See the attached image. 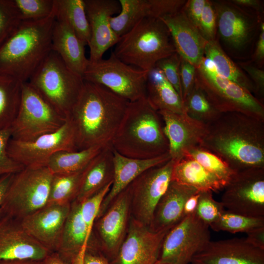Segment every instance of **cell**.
<instances>
[{
    "label": "cell",
    "mask_w": 264,
    "mask_h": 264,
    "mask_svg": "<svg viewBox=\"0 0 264 264\" xmlns=\"http://www.w3.org/2000/svg\"><path fill=\"white\" fill-rule=\"evenodd\" d=\"M56 6L47 18L21 21L0 47V74L28 82L52 51Z\"/></svg>",
    "instance_id": "3957f363"
},
{
    "label": "cell",
    "mask_w": 264,
    "mask_h": 264,
    "mask_svg": "<svg viewBox=\"0 0 264 264\" xmlns=\"http://www.w3.org/2000/svg\"><path fill=\"white\" fill-rule=\"evenodd\" d=\"M195 83L220 113L237 112L264 120L262 102L248 89L222 76L196 67Z\"/></svg>",
    "instance_id": "30bf717a"
},
{
    "label": "cell",
    "mask_w": 264,
    "mask_h": 264,
    "mask_svg": "<svg viewBox=\"0 0 264 264\" xmlns=\"http://www.w3.org/2000/svg\"><path fill=\"white\" fill-rule=\"evenodd\" d=\"M204 56L214 62L220 75L245 88L251 93L256 92L253 82L227 56L216 40L206 42Z\"/></svg>",
    "instance_id": "d6a6232c"
},
{
    "label": "cell",
    "mask_w": 264,
    "mask_h": 264,
    "mask_svg": "<svg viewBox=\"0 0 264 264\" xmlns=\"http://www.w3.org/2000/svg\"><path fill=\"white\" fill-rule=\"evenodd\" d=\"M0 264H43V260H23L5 261L0 262Z\"/></svg>",
    "instance_id": "680465c9"
},
{
    "label": "cell",
    "mask_w": 264,
    "mask_h": 264,
    "mask_svg": "<svg viewBox=\"0 0 264 264\" xmlns=\"http://www.w3.org/2000/svg\"><path fill=\"white\" fill-rule=\"evenodd\" d=\"M169 230L152 231L131 217L125 238L110 264H155Z\"/></svg>",
    "instance_id": "2e32d148"
},
{
    "label": "cell",
    "mask_w": 264,
    "mask_h": 264,
    "mask_svg": "<svg viewBox=\"0 0 264 264\" xmlns=\"http://www.w3.org/2000/svg\"><path fill=\"white\" fill-rule=\"evenodd\" d=\"M21 22L13 0H0V47Z\"/></svg>",
    "instance_id": "b9f144b4"
},
{
    "label": "cell",
    "mask_w": 264,
    "mask_h": 264,
    "mask_svg": "<svg viewBox=\"0 0 264 264\" xmlns=\"http://www.w3.org/2000/svg\"><path fill=\"white\" fill-rule=\"evenodd\" d=\"M86 45L66 19L56 14V9L51 37L52 51L61 57L70 70L82 77L89 63L85 55Z\"/></svg>",
    "instance_id": "d4e9b609"
},
{
    "label": "cell",
    "mask_w": 264,
    "mask_h": 264,
    "mask_svg": "<svg viewBox=\"0 0 264 264\" xmlns=\"http://www.w3.org/2000/svg\"><path fill=\"white\" fill-rule=\"evenodd\" d=\"M120 12L110 19L114 33L120 37L132 29L140 21L150 17L149 0H119Z\"/></svg>",
    "instance_id": "836d02e7"
},
{
    "label": "cell",
    "mask_w": 264,
    "mask_h": 264,
    "mask_svg": "<svg viewBox=\"0 0 264 264\" xmlns=\"http://www.w3.org/2000/svg\"><path fill=\"white\" fill-rule=\"evenodd\" d=\"M260 33L254 54L255 60L258 63L262 64L264 59V23L261 22L260 26Z\"/></svg>",
    "instance_id": "f5cc1de1"
},
{
    "label": "cell",
    "mask_w": 264,
    "mask_h": 264,
    "mask_svg": "<svg viewBox=\"0 0 264 264\" xmlns=\"http://www.w3.org/2000/svg\"><path fill=\"white\" fill-rule=\"evenodd\" d=\"M224 210L221 202L214 199L213 192H200L195 214L204 223L209 226L220 217Z\"/></svg>",
    "instance_id": "60d3db41"
},
{
    "label": "cell",
    "mask_w": 264,
    "mask_h": 264,
    "mask_svg": "<svg viewBox=\"0 0 264 264\" xmlns=\"http://www.w3.org/2000/svg\"><path fill=\"white\" fill-rule=\"evenodd\" d=\"M131 218L129 186L111 201L94 224L93 234L100 248L110 261L126 235Z\"/></svg>",
    "instance_id": "9a60e30c"
},
{
    "label": "cell",
    "mask_w": 264,
    "mask_h": 264,
    "mask_svg": "<svg viewBox=\"0 0 264 264\" xmlns=\"http://www.w3.org/2000/svg\"><path fill=\"white\" fill-rule=\"evenodd\" d=\"M206 126L200 146L219 156L234 171L264 167V120L223 112Z\"/></svg>",
    "instance_id": "6da1fadb"
},
{
    "label": "cell",
    "mask_w": 264,
    "mask_h": 264,
    "mask_svg": "<svg viewBox=\"0 0 264 264\" xmlns=\"http://www.w3.org/2000/svg\"><path fill=\"white\" fill-rule=\"evenodd\" d=\"M77 264H110V261L101 251L96 240L88 245Z\"/></svg>",
    "instance_id": "c3c4849f"
},
{
    "label": "cell",
    "mask_w": 264,
    "mask_h": 264,
    "mask_svg": "<svg viewBox=\"0 0 264 264\" xmlns=\"http://www.w3.org/2000/svg\"><path fill=\"white\" fill-rule=\"evenodd\" d=\"M94 237L89 238L81 214L80 203L75 200L71 203L56 252L70 264H77Z\"/></svg>",
    "instance_id": "4316f807"
},
{
    "label": "cell",
    "mask_w": 264,
    "mask_h": 264,
    "mask_svg": "<svg viewBox=\"0 0 264 264\" xmlns=\"http://www.w3.org/2000/svg\"><path fill=\"white\" fill-rule=\"evenodd\" d=\"M174 163L171 159L149 169L129 185L132 218L149 226L154 208L171 182Z\"/></svg>",
    "instance_id": "4fadbf2b"
},
{
    "label": "cell",
    "mask_w": 264,
    "mask_h": 264,
    "mask_svg": "<svg viewBox=\"0 0 264 264\" xmlns=\"http://www.w3.org/2000/svg\"><path fill=\"white\" fill-rule=\"evenodd\" d=\"M14 174H7L0 176V216L2 214L5 194Z\"/></svg>",
    "instance_id": "11a10c76"
},
{
    "label": "cell",
    "mask_w": 264,
    "mask_h": 264,
    "mask_svg": "<svg viewBox=\"0 0 264 264\" xmlns=\"http://www.w3.org/2000/svg\"><path fill=\"white\" fill-rule=\"evenodd\" d=\"M52 176L46 166L24 167L15 174L5 194L2 212L20 220L45 205Z\"/></svg>",
    "instance_id": "52a82bcc"
},
{
    "label": "cell",
    "mask_w": 264,
    "mask_h": 264,
    "mask_svg": "<svg viewBox=\"0 0 264 264\" xmlns=\"http://www.w3.org/2000/svg\"><path fill=\"white\" fill-rule=\"evenodd\" d=\"M198 30L207 41L216 40L217 16L213 2L206 0L200 17Z\"/></svg>",
    "instance_id": "f6af8a7d"
},
{
    "label": "cell",
    "mask_w": 264,
    "mask_h": 264,
    "mask_svg": "<svg viewBox=\"0 0 264 264\" xmlns=\"http://www.w3.org/2000/svg\"><path fill=\"white\" fill-rule=\"evenodd\" d=\"M146 98L151 106L157 111L184 112L180 97L162 72L155 66L148 72Z\"/></svg>",
    "instance_id": "f546056e"
},
{
    "label": "cell",
    "mask_w": 264,
    "mask_h": 264,
    "mask_svg": "<svg viewBox=\"0 0 264 264\" xmlns=\"http://www.w3.org/2000/svg\"><path fill=\"white\" fill-rule=\"evenodd\" d=\"M198 192L194 188L171 181L154 208L150 229L155 232L170 230L183 218L186 200Z\"/></svg>",
    "instance_id": "484cf974"
},
{
    "label": "cell",
    "mask_w": 264,
    "mask_h": 264,
    "mask_svg": "<svg viewBox=\"0 0 264 264\" xmlns=\"http://www.w3.org/2000/svg\"><path fill=\"white\" fill-rule=\"evenodd\" d=\"M185 0H149L151 18H160L181 10Z\"/></svg>",
    "instance_id": "bcb514c9"
},
{
    "label": "cell",
    "mask_w": 264,
    "mask_h": 264,
    "mask_svg": "<svg viewBox=\"0 0 264 264\" xmlns=\"http://www.w3.org/2000/svg\"><path fill=\"white\" fill-rule=\"evenodd\" d=\"M180 57V80L183 102L195 85L196 67L187 60Z\"/></svg>",
    "instance_id": "7dc6e473"
},
{
    "label": "cell",
    "mask_w": 264,
    "mask_h": 264,
    "mask_svg": "<svg viewBox=\"0 0 264 264\" xmlns=\"http://www.w3.org/2000/svg\"><path fill=\"white\" fill-rule=\"evenodd\" d=\"M199 197L200 192H198L191 196L186 200L183 209V217L195 214Z\"/></svg>",
    "instance_id": "db71d44e"
},
{
    "label": "cell",
    "mask_w": 264,
    "mask_h": 264,
    "mask_svg": "<svg viewBox=\"0 0 264 264\" xmlns=\"http://www.w3.org/2000/svg\"><path fill=\"white\" fill-rule=\"evenodd\" d=\"M183 103L185 113L206 124L216 119L220 114L196 83Z\"/></svg>",
    "instance_id": "8d00e7d4"
},
{
    "label": "cell",
    "mask_w": 264,
    "mask_h": 264,
    "mask_svg": "<svg viewBox=\"0 0 264 264\" xmlns=\"http://www.w3.org/2000/svg\"><path fill=\"white\" fill-rule=\"evenodd\" d=\"M56 14L66 19L78 37L86 44L90 39V29L84 0H55Z\"/></svg>",
    "instance_id": "e575fe53"
},
{
    "label": "cell",
    "mask_w": 264,
    "mask_h": 264,
    "mask_svg": "<svg viewBox=\"0 0 264 264\" xmlns=\"http://www.w3.org/2000/svg\"><path fill=\"white\" fill-rule=\"evenodd\" d=\"M180 57L176 53L158 61L155 66L163 73L166 79L174 88L182 101L180 80Z\"/></svg>",
    "instance_id": "7bdbcfd3"
},
{
    "label": "cell",
    "mask_w": 264,
    "mask_h": 264,
    "mask_svg": "<svg viewBox=\"0 0 264 264\" xmlns=\"http://www.w3.org/2000/svg\"><path fill=\"white\" fill-rule=\"evenodd\" d=\"M108 146H95L74 151H59L50 157L46 166L53 174L76 173L84 170Z\"/></svg>",
    "instance_id": "4dcf8cb0"
},
{
    "label": "cell",
    "mask_w": 264,
    "mask_h": 264,
    "mask_svg": "<svg viewBox=\"0 0 264 264\" xmlns=\"http://www.w3.org/2000/svg\"><path fill=\"white\" fill-rule=\"evenodd\" d=\"M86 168L74 173L53 174L47 203L69 204L76 200Z\"/></svg>",
    "instance_id": "d590c367"
},
{
    "label": "cell",
    "mask_w": 264,
    "mask_h": 264,
    "mask_svg": "<svg viewBox=\"0 0 264 264\" xmlns=\"http://www.w3.org/2000/svg\"><path fill=\"white\" fill-rule=\"evenodd\" d=\"M263 226L264 217L246 216L225 209L220 217L210 225L209 228L216 232L247 233Z\"/></svg>",
    "instance_id": "74e56055"
},
{
    "label": "cell",
    "mask_w": 264,
    "mask_h": 264,
    "mask_svg": "<svg viewBox=\"0 0 264 264\" xmlns=\"http://www.w3.org/2000/svg\"><path fill=\"white\" fill-rule=\"evenodd\" d=\"M148 72L124 63L111 52L108 59L89 61L83 78L133 102L146 97Z\"/></svg>",
    "instance_id": "9c48e42d"
},
{
    "label": "cell",
    "mask_w": 264,
    "mask_h": 264,
    "mask_svg": "<svg viewBox=\"0 0 264 264\" xmlns=\"http://www.w3.org/2000/svg\"><path fill=\"white\" fill-rule=\"evenodd\" d=\"M193 159L225 184L228 183L236 172L220 157L200 146L188 151L184 157Z\"/></svg>",
    "instance_id": "f35d334b"
},
{
    "label": "cell",
    "mask_w": 264,
    "mask_h": 264,
    "mask_svg": "<svg viewBox=\"0 0 264 264\" xmlns=\"http://www.w3.org/2000/svg\"><path fill=\"white\" fill-rule=\"evenodd\" d=\"M159 19L169 29L176 53L197 67L204 56L207 41L188 20L182 9Z\"/></svg>",
    "instance_id": "603a6c76"
},
{
    "label": "cell",
    "mask_w": 264,
    "mask_h": 264,
    "mask_svg": "<svg viewBox=\"0 0 264 264\" xmlns=\"http://www.w3.org/2000/svg\"><path fill=\"white\" fill-rule=\"evenodd\" d=\"M233 3L240 7L251 8L259 13L262 8V2L258 0H233Z\"/></svg>",
    "instance_id": "9f6ffc18"
},
{
    "label": "cell",
    "mask_w": 264,
    "mask_h": 264,
    "mask_svg": "<svg viewBox=\"0 0 264 264\" xmlns=\"http://www.w3.org/2000/svg\"><path fill=\"white\" fill-rule=\"evenodd\" d=\"M161 117L146 97L129 102L111 146L121 154L149 159L169 152Z\"/></svg>",
    "instance_id": "277c9868"
},
{
    "label": "cell",
    "mask_w": 264,
    "mask_h": 264,
    "mask_svg": "<svg viewBox=\"0 0 264 264\" xmlns=\"http://www.w3.org/2000/svg\"><path fill=\"white\" fill-rule=\"evenodd\" d=\"M43 264H71L57 252H50L43 260Z\"/></svg>",
    "instance_id": "6f0895ef"
},
{
    "label": "cell",
    "mask_w": 264,
    "mask_h": 264,
    "mask_svg": "<svg viewBox=\"0 0 264 264\" xmlns=\"http://www.w3.org/2000/svg\"><path fill=\"white\" fill-rule=\"evenodd\" d=\"M171 181L195 188L199 192H218L225 184L192 158L183 157L175 162Z\"/></svg>",
    "instance_id": "f1b7e54d"
},
{
    "label": "cell",
    "mask_w": 264,
    "mask_h": 264,
    "mask_svg": "<svg viewBox=\"0 0 264 264\" xmlns=\"http://www.w3.org/2000/svg\"><path fill=\"white\" fill-rule=\"evenodd\" d=\"M28 82L67 119L80 96L84 80L52 51Z\"/></svg>",
    "instance_id": "8992f818"
},
{
    "label": "cell",
    "mask_w": 264,
    "mask_h": 264,
    "mask_svg": "<svg viewBox=\"0 0 264 264\" xmlns=\"http://www.w3.org/2000/svg\"><path fill=\"white\" fill-rule=\"evenodd\" d=\"M90 29V62L101 59L105 52L118 42V37L112 30L110 19L120 10L118 0H84Z\"/></svg>",
    "instance_id": "ac0fdd59"
},
{
    "label": "cell",
    "mask_w": 264,
    "mask_h": 264,
    "mask_svg": "<svg viewBox=\"0 0 264 264\" xmlns=\"http://www.w3.org/2000/svg\"><path fill=\"white\" fill-rule=\"evenodd\" d=\"M21 21L45 19L53 12L55 0H13Z\"/></svg>",
    "instance_id": "ab89813d"
},
{
    "label": "cell",
    "mask_w": 264,
    "mask_h": 264,
    "mask_svg": "<svg viewBox=\"0 0 264 264\" xmlns=\"http://www.w3.org/2000/svg\"><path fill=\"white\" fill-rule=\"evenodd\" d=\"M163 120V131L169 144L171 159L176 162L191 149L200 146L206 131V124L186 113L157 111Z\"/></svg>",
    "instance_id": "d6986e66"
},
{
    "label": "cell",
    "mask_w": 264,
    "mask_h": 264,
    "mask_svg": "<svg viewBox=\"0 0 264 264\" xmlns=\"http://www.w3.org/2000/svg\"><path fill=\"white\" fill-rule=\"evenodd\" d=\"M213 3L217 16V30L221 39L231 48H242L254 33L255 20L231 1Z\"/></svg>",
    "instance_id": "7402d4cb"
},
{
    "label": "cell",
    "mask_w": 264,
    "mask_h": 264,
    "mask_svg": "<svg viewBox=\"0 0 264 264\" xmlns=\"http://www.w3.org/2000/svg\"><path fill=\"white\" fill-rule=\"evenodd\" d=\"M209 228L195 214L184 216L165 235L155 264H191L211 241Z\"/></svg>",
    "instance_id": "8fae6325"
},
{
    "label": "cell",
    "mask_w": 264,
    "mask_h": 264,
    "mask_svg": "<svg viewBox=\"0 0 264 264\" xmlns=\"http://www.w3.org/2000/svg\"><path fill=\"white\" fill-rule=\"evenodd\" d=\"M247 234L246 241L258 248L264 249V226L253 229Z\"/></svg>",
    "instance_id": "816d5d0a"
},
{
    "label": "cell",
    "mask_w": 264,
    "mask_h": 264,
    "mask_svg": "<svg viewBox=\"0 0 264 264\" xmlns=\"http://www.w3.org/2000/svg\"><path fill=\"white\" fill-rule=\"evenodd\" d=\"M11 138L10 128L0 131V176L16 174L24 168L13 160L7 153V146Z\"/></svg>",
    "instance_id": "ee69618b"
},
{
    "label": "cell",
    "mask_w": 264,
    "mask_h": 264,
    "mask_svg": "<svg viewBox=\"0 0 264 264\" xmlns=\"http://www.w3.org/2000/svg\"><path fill=\"white\" fill-rule=\"evenodd\" d=\"M111 145L104 148L85 170L76 200L81 203L113 182L114 167Z\"/></svg>",
    "instance_id": "83f0119b"
},
{
    "label": "cell",
    "mask_w": 264,
    "mask_h": 264,
    "mask_svg": "<svg viewBox=\"0 0 264 264\" xmlns=\"http://www.w3.org/2000/svg\"><path fill=\"white\" fill-rule=\"evenodd\" d=\"M241 66L249 75L253 81L256 91L261 96L264 93V71L254 65L242 63Z\"/></svg>",
    "instance_id": "f907efd6"
},
{
    "label": "cell",
    "mask_w": 264,
    "mask_h": 264,
    "mask_svg": "<svg viewBox=\"0 0 264 264\" xmlns=\"http://www.w3.org/2000/svg\"><path fill=\"white\" fill-rule=\"evenodd\" d=\"M206 0H189L186 1L182 8L187 18L198 29Z\"/></svg>",
    "instance_id": "681fc988"
},
{
    "label": "cell",
    "mask_w": 264,
    "mask_h": 264,
    "mask_svg": "<svg viewBox=\"0 0 264 264\" xmlns=\"http://www.w3.org/2000/svg\"><path fill=\"white\" fill-rule=\"evenodd\" d=\"M61 151H77L74 132L69 122L56 132L30 140L11 138L7 146L9 155L24 167L46 166L50 157Z\"/></svg>",
    "instance_id": "5bb4252c"
},
{
    "label": "cell",
    "mask_w": 264,
    "mask_h": 264,
    "mask_svg": "<svg viewBox=\"0 0 264 264\" xmlns=\"http://www.w3.org/2000/svg\"><path fill=\"white\" fill-rule=\"evenodd\" d=\"M112 52L124 63L149 71L176 52L169 29L159 18L147 17L119 38Z\"/></svg>",
    "instance_id": "5b68a950"
},
{
    "label": "cell",
    "mask_w": 264,
    "mask_h": 264,
    "mask_svg": "<svg viewBox=\"0 0 264 264\" xmlns=\"http://www.w3.org/2000/svg\"><path fill=\"white\" fill-rule=\"evenodd\" d=\"M113 154V182L110 190L101 205L97 218L105 212L113 199L140 174L149 169L163 164L171 159L169 152L149 159L127 157L114 150Z\"/></svg>",
    "instance_id": "cb8c5ba5"
},
{
    "label": "cell",
    "mask_w": 264,
    "mask_h": 264,
    "mask_svg": "<svg viewBox=\"0 0 264 264\" xmlns=\"http://www.w3.org/2000/svg\"><path fill=\"white\" fill-rule=\"evenodd\" d=\"M191 264H264V249L245 238L210 241L195 255Z\"/></svg>",
    "instance_id": "ffe728a7"
},
{
    "label": "cell",
    "mask_w": 264,
    "mask_h": 264,
    "mask_svg": "<svg viewBox=\"0 0 264 264\" xmlns=\"http://www.w3.org/2000/svg\"><path fill=\"white\" fill-rule=\"evenodd\" d=\"M223 190L220 202L225 210L264 217V167L236 172Z\"/></svg>",
    "instance_id": "7c38bea8"
},
{
    "label": "cell",
    "mask_w": 264,
    "mask_h": 264,
    "mask_svg": "<svg viewBox=\"0 0 264 264\" xmlns=\"http://www.w3.org/2000/svg\"><path fill=\"white\" fill-rule=\"evenodd\" d=\"M70 205L47 203L20 220L25 231L50 252L58 249Z\"/></svg>",
    "instance_id": "e0dca14e"
},
{
    "label": "cell",
    "mask_w": 264,
    "mask_h": 264,
    "mask_svg": "<svg viewBox=\"0 0 264 264\" xmlns=\"http://www.w3.org/2000/svg\"><path fill=\"white\" fill-rule=\"evenodd\" d=\"M50 253L25 231L20 220L2 212L0 216V262L42 261Z\"/></svg>",
    "instance_id": "44dd1931"
},
{
    "label": "cell",
    "mask_w": 264,
    "mask_h": 264,
    "mask_svg": "<svg viewBox=\"0 0 264 264\" xmlns=\"http://www.w3.org/2000/svg\"><path fill=\"white\" fill-rule=\"evenodd\" d=\"M129 101L107 88L85 81L67 120L77 150L111 145Z\"/></svg>",
    "instance_id": "7a4b0ae2"
},
{
    "label": "cell",
    "mask_w": 264,
    "mask_h": 264,
    "mask_svg": "<svg viewBox=\"0 0 264 264\" xmlns=\"http://www.w3.org/2000/svg\"><path fill=\"white\" fill-rule=\"evenodd\" d=\"M22 83L0 74V131L10 129L20 105Z\"/></svg>",
    "instance_id": "1f68e13d"
},
{
    "label": "cell",
    "mask_w": 264,
    "mask_h": 264,
    "mask_svg": "<svg viewBox=\"0 0 264 264\" xmlns=\"http://www.w3.org/2000/svg\"><path fill=\"white\" fill-rule=\"evenodd\" d=\"M66 120L28 82H23L19 109L10 127L11 138L34 139L56 132Z\"/></svg>",
    "instance_id": "ba28073f"
}]
</instances>
